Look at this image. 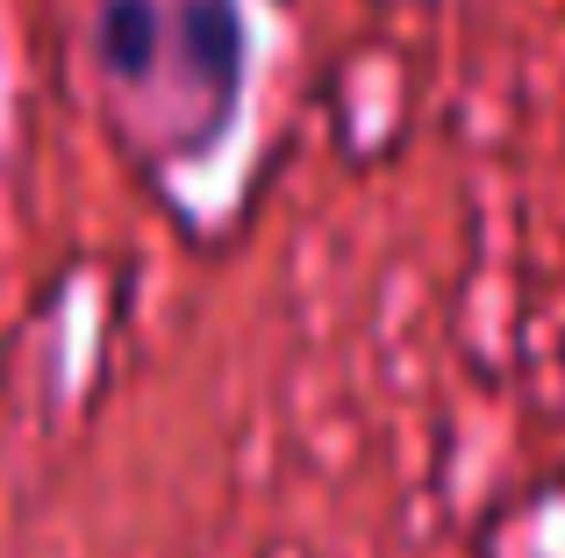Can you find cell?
Returning <instances> with one entry per match:
<instances>
[{
	"label": "cell",
	"mask_w": 565,
	"mask_h": 558,
	"mask_svg": "<svg viewBox=\"0 0 565 558\" xmlns=\"http://www.w3.org/2000/svg\"><path fill=\"white\" fill-rule=\"evenodd\" d=\"M108 57L122 72H137L143 57H151V8H143V0H115V14H108Z\"/></svg>",
	"instance_id": "6da1fadb"
}]
</instances>
